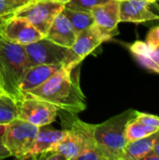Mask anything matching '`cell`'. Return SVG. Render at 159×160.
Masks as SVG:
<instances>
[{
	"label": "cell",
	"mask_w": 159,
	"mask_h": 160,
	"mask_svg": "<svg viewBox=\"0 0 159 160\" xmlns=\"http://www.w3.org/2000/svg\"><path fill=\"white\" fill-rule=\"evenodd\" d=\"M150 152H152V153H154V154H156L157 156H158L159 157V143H157Z\"/></svg>",
	"instance_id": "obj_27"
},
{
	"label": "cell",
	"mask_w": 159,
	"mask_h": 160,
	"mask_svg": "<svg viewBox=\"0 0 159 160\" xmlns=\"http://www.w3.org/2000/svg\"><path fill=\"white\" fill-rule=\"evenodd\" d=\"M129 50L141 65L159 74V49L149 46L146 42L137 40L129 46Z\"/></svg>",
	"instance_id": "obj_15"
},
{
	"label": "cell",
	"mask_w": 159,
	"mask_h": 160,
	"mask_svg": "<svg viewBox=\"0 0 159 160\" xmlns=\"http://www.w3.org/2000/svg\"><path fill=\"white\" fill-rule=\"evenodd\" d=\"M24 96L44 100L52 104L58 111L75 114L86 109V98L80 85L79 65L74 68H63Z\"/></svg>",
	"instance_id": "obj_1"
},
{
	"label": "cell",
	"mask_w": 159,
	"mask_h": 160,
	"mask_svg": "<svg viewBox=\"0 0 159 160\" xmlns=\"http://www.w3.org/2000/svg\"><path fill=\"white\" fill-rule=\"evenodd\" d=\"M149 46L159 49V25L155 26L149 30L146 36V41Z\"/></svg>",
	"instance_id": "obj_24"
},
{
	"label": "cell",
	"mask_w": 159,
	"mask_h": 160,
	"mask_svg": "<svg viewBox=\"0 0 159 160\" xmlns=\"http://www.w3.org/2000/svg\"><path fill=\"white\" fill-rule=\"evenodd\" d=\"M62 12L69 21L76 36L82 30L92 26L95 23L94 17L91 11L73 10V9L64 8Z\"/></svg>",
	"instance_id": "obj_18"
},
{
	"label": "cell",
	"mask_w": 159,
	"mask_h": 160,
	"mask_svg": "<svg viewBox=\"0 0 159 160\" xmlns=\"http://www.w3.org/2000/svg\"><path fill=\"white\" fill-rule=\"evenodd\" d=\"M138 112V111L128 109L101 124L95 125V140L109 160H123L127 144L126 128L127 124L136 118Z\"/></svg>",
	"instance_id": "obj_3"
},
{
	"label": "cell",
	"mask_w": 159,
	"mask_h": 160,
	"mask_svg": "<svg viewBox=\"0 0 159 160\" xmlns=\"http://www.w3.org/2000/svg\"><path fill=\"white\" fill-rule=\"evenodd\" d=\"M136 119L147 126L154 127L159 129V117L157 115L149 114V113H143V112H138Z\"/></svg>",
	"instance_id": "obj_23"
},
{
	"label": "cell",
	"mask_w": 159,
	"mask_h": 160,
	"mask_svg": "<svg viewBox=\"0 0 159 160\" xmlns=\"http://www.w3.org/2000/svg\"><path fill=\"white\" fill-rule=\"evenodd\" d=\"M157 130H158V128L147 126V125L138 121L136 118H134L127 126L126 138H127V142H134V141L145 138V137L153 134Z\"/></svg>",
	"instance_id": "obj_20"
},
{
	"label": "cell",
	"mask_w": 159,
	"mask_h": 160,
	"mask_svg": "<svg viewBox=\"0 0 159 160\" xmlns=\"http://www.w3.org/2000/svg\"><path fill=\"white\" fill-rule=\"evenodd\" d=\"M25 69L24 45L13 43L0 36V91L17 100L23 98L19 84Z\"/></svg>",
	"instance_id": "obj_2"
},
{
	"label": "cell",
	"mask_w": 159,
	"mask_h": 160,
	"mask_svg": "<svg viewBox=\"0 0 159 160\" xmlns=\"http://www.w3.org/2000/svg\"><path fill=\"white\" fill-rule=\"evenodd\" d=\"M1 36L8 41L21 45H26L44 38L28 21L18 16H11L6 21Z\"/></svg>",
	"instance_id": "obj_8"
},
{
	"label": "cell",
	"mask_w": 159,
	"mask_h": 160,
	"mask_svg": "<svg viewBox=\"0 0 159 160\" xmlns=\"http://www.w3.org/2000/svg\"><path fill=\"white\" fill-rule=\"evenodd\" d=\"M37 132L38 127L16 118L5 126L1 139L10 157L22 159L31 149Z\"/></svg>",
	"instance_id": "obj_5"
},
{
	"label": "cell",
	"mask_w": 159,
	"mask_h": 160,
	"mask_svg": "<svg viewBox=\"0 0 159 160\" xmlns=\"http://www.w3.org/2000/svg\"><path fill=\"white\" fill-rule=\"evenodd\" d=\"M63 68H66V66L63 64L37 65L27 68L24 70L19 84L21 93L24 96L26 92L39 86L49 80L52 75L60 71Z\"/></svg>",
	"instance_id": "obj_11"
},
{
	"label": "cell",
	"mask_w": 159,
	"mask_h": 160,
	"mask_svg": "<svg viewBox=\"0 0 159 160\" xmlns=\"http://www.w3.org/2000/svg\"><path fill=\"white\" fill-rule=\"evenodd\" d=\"M66 135L51 150L61 154L66 160H77L79 155L82 152L84 146L82 139L75 133L65 130Z\"/></svg>",
	"instance_id": "obj_17"
},
{
	"label": "cell",
	"mask_w": 159,
	"mask_h": 160,
	"mask_svg": "<svg viewBox=\"0 0 159 160\" xmlns=\"http://www.w3.org/2000/svg\"><path fill=\"white\" fill-rule=\"evenodd\" d=\"M117 1H119V2H120V1H123V0H117Z\"/></svg>",
	"instance_id": "obj_30"
},
{
	"label": "cell",
	"mask_w": 159,
	"mask_h": 160,
	"mask_svg": "<svg viewBox=\"0 0 159 160\" xmlns=\"http://www.w3.org/2000/svg\"><path fill=\"white\" fill-rule=\"evenodd\" d=\"M109 1L111 0H70L65 5V8L73 10L91 11L94 7L103 5Z\"/></svg>",
	"instance_id": "obj_22"
},
{
	"label": "cell",
	"mask_w": 159,
	"mask_h": 160,
	"mask_svg": "<svg viewBox=\"0 0 159 160\" xmlns=\"http://www.w3.org/2000/svg\"><path fill=\"white\" fill-rule=\"evenodd\" d=\"M95 24L107 40L118 34L120 22L119 1L111 0L103 5L96 6L91 9Z\"/></svg>",
	"instance_id": "obj_9"
},
{
	"label": "cell",
	"mask_w": 159,
	"mask_h": 160,
	"mask_svg": "<svg viewBox=\"0 0 159 160\" xmlns=\"http://www.w3.org/2000/svg\"><path fill=\"white\" fill-rule=\"evenodd\" d=\"M157 143H159V129L145 138L127 142L123 160L142 159Z\"/></svg>",
	"instance_id": "obj_16"
},
{
	"label": "cell",
	"mask_w": 159,
	"mask_h": 160,
	"mask_svg": "<svg viewBox=\"0 0 159 160\" xmlns=\"http://www.w3.org/2000/svg\"><path fill=\"white\" fill-rule=\"evenodd\" d=\"M66 131L58 130L49 127V125L39 127L37 137L29 152L24 156L22 160L37 159V158L45 152L51 150L60 140L64 138Z\"/></svg>",
	"instance_id": "obj_12"
},
{
	"label": "cell",
	"mask_w": 159,
	"mask_h": 160,
	"mask_svg": "<svg viewBox=\"0 0 159 160\" xmlns=\"http://www.w3.org/2000/svg\"><path fill=\"white\" fill-rule=\"evenodd\" d=\"M8 18H6V17H1L0 16V36H1V30H2V27L4 25V23L6 22V21L7 20Z\"/></svg>",
	"instance_id": "obj_26"
},
{
	"label": "cell",
	"mask_w": 159,
	"mask_h": 160,
	"mask_svg": "<svg viewBox=\"0 0 159 160\" xmlns=\"http://www.w3.org/2000/svg\"><path fill=\"white\" fill-rule=\"evenodd\" d=\"M157 0H123L119 2L120 22H145L159 20V13L152 10L151 6Z\"/></svg>",
	"instance_id": "obj_10"
},
{
	"label": "cell",
	"mask_w": 159,
	"mask_h": 160,
	"mask_svg": "<svg viewBox=\"0 0 159 160\" xmlns=\"http://www.w3.org/2000/svg\"><path fill=\"white\" fill-rule=\"evenodd\" d=\"M18 100L0 91V125H7L18 118Z\"/></svg>",
	"instance_id": "obj_19"
},
{
	"label": "cell",
	"mask_w": 159,
	"mask_h": 160,
	"mask_svg": "<svg viewBox=\"0 0 159 160\" xmlns=\"http://www.w3.org/2000/svg\"><path fill=\"white\" fill-rule=\"evenodd\" d=\"M55 1H57V2H59V3H62V4H64V5H66L68 1H70V0H55Z\"/></svg>",
	"instance_id": "obj_29"
},
{
	"label": "cell",
	"mask_w": 159,
	"mask_h": 160,
	"mask_svg": "<svg viewBox=\"0 0 159 160\" xmlns=\"http://www.w3.org/2000/svg\"><path fill=\"white\" fill-rule=\"evenodd\" d=\"M31 1L33 0H0V16L10 18Z\"/></svg>",
	"instance_id": "obj_21"
},
{
	"label": "cell",
	"mask_w": 159,
	"mask_h": 160,
	"mask_svg": "<svg viewBox=\"0 0 159 160\" xmlns=\"http://www.w3.org/2000/svg\"><path fill=\"white\" fill-rule=\"evenodd\" d=\"M26 68L37 65L63 64L66 68H74L81 64L71 48L60 46L47 38L24 45Z\"/></svg>",
	"instance_id": "obj_4"
},
{
	"label": "cell",
	"mask_w": 159,
	"mask_h": 160,
	"mask_svg": "<svg viewBox=\"0 0 159 160\" xmlns=\"http://www.w3.org/2000/svg\"><path fill=\"white\" fill-rule=\"evenodd\" d=\"M18 118L38 128L51 125L58 115V110L52 104L28 96L18 100Z\"/></svg>",
	"instance_id": "obj_7"
},
{
	"label": "cell",
	"mask_w": 159,
	"mask_h": 160,
	"mask_svg": "<svg viewBox=\"0 0 159 160\" xmlns=\"http://www.w3.org/2000/svg\"><path fill=\"white\" fill-rule=\"evenodd\" d=\"M64 8V4L55 0H33L13 16L25 19L45 37L53 20Z\"/></svg>",
	"instance_id": "obj_6"
},
{
	"label": "cell",
	"mask_w": 159,
	"mask_h": 160,
	"mask_svg": "<svg viewBox=\"0 0 159 160\" xmlns=\"http://www.w3.org/2000/svg\"><path fill=\"white\" fill-rule=\"evenodd\" d=\"M45 38L60 46L67 48L72 47L76 39V34L69 21L62 11L53 20Z\"/></svg>",
	"instance_id": "obj_14"
},
{
	"label": "cell",
	"mask_w": 159,
	"mask_h": 160,
	"mask_svg": "<svg viewBox=\"0 0 159 160\" xmlns=\"http://www.w3.org/2000/svg\"><path fill=\"white\" fill-rule=\"evenodd\" d=\"M8 157H10V154L7 150L5 145L3 144V142H2V139H1V136H0V159L6 158H8Z\"/></svg>",
	"instance_id": "obj_25"
},
{
	"label": "cell",
	"mask_w": 159,
	"mask_h": 160,
	"mask_svg": "<svg viewBox=\"0 0 159 160\" xmlns=\"http://www.w3.org/2000/svg\"><path fill=\"white\" fill-rule=\"evenodd\" d=\"M104 41H107V39L94 23L92 26L82 30L76 36L71 50L76 57L80 61H82Z\"/></svg>",
	"instance_id": "obj_13"
},
{
	"label": "cell",
	"mask_w": 159,
	"mask_h": 160,
	"mask_svg": "<svg viewBox=\"0 0 159 160\" xmlns=\"http://www.w3.org/2000/svg\"><path fill=\"white\" fill-rule=\"evenodd\" d=\"M5 126L6 125H0V136L3 134L4 130H5Z\"/></svg>",
	"instance_id": "obj_28"
}]
</instances>
